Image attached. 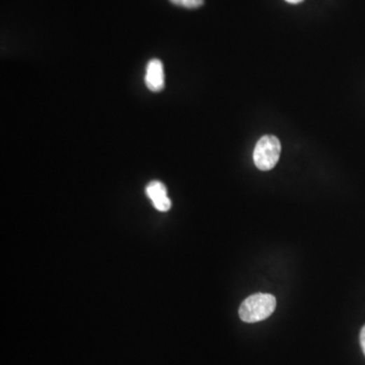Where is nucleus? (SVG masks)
I'll use <instances>...</instances> for the list:
<instances>
[{
	"instance_id": "nucleus-1",
	"label": "nucleus",
	"mask_w": 365,
	"mask_h": 365,
	"mask_svg": "<svg viewBox=\"0 0 365 365\" xmlns=\"http://www.w3.org/2000/svg\"><path fill=\"white\" fill-rule=\"evenodd\" d=\"M276 308L275 296L268 294H257L245 299L240 305L239 314L246 323H257L268 319Z\"/></svg>"
},
{
	"instance_id": "nucleus-2",
	"label": "nucleus",
	"mask_w": 365,
	"mask_h": 365,
	"mask_svg": "<svg viewBox=\"0 0 365 365\" xmlns=\"http://www.w3.org/2000/svg\"><path fill=\"white\" fill-rule=\"evenodd\" d=\"M281 153V144L273 135L263 136L254 149V163L261 171H270L277 165Z\"/></svg>"
},
{
	"instance_id": "nucleus-3",
	"label": "nucleus",
	"mask_w": 365,
	"mask_h": 365,
	"mask_svg": "<svg viewBox=\"0 0 365 365\" xmlns=\"http://www.w3.org/2000/svg\"><path fill=\"white\" fill-rule=\"evenodd\" d=\"M145 83L151 92H158L165 88V71L162 61L153 59L149 61L146 68Z\"/></svg>"
},
{
	"instance_id": "nucleus-4",
	"label": "nucleus",
	"mask_w": 365,
	"mask_h": 365,
	"mask_svg": "<svg viewBox=\"0 0 365 365\" xmlns=\"http://www.w3.org/2000/svg\"><path fill=\"white\" fill-rule=\"evenodd\" d=\"M147 197L153 201L154 207L158 212H169L172 206V202L167 197V188L162 182L158 181H153L147 185L146 190Z\"/></svg>"
},
{
	"instance_id": "nucleus-5",
	"label": "nucleus",
	"mask_w": 365,
	"mask_h": 365,
	"mask_svg": "<svg viewBox=\"0 0 365 365\" xmlns=\"http://www.w3.org/2000/svg\"><path fill=\"white\" fill-rule=\"evenodd\" d=\"M170 1L185 8H198L204 4V0H170Z\"/></svg>"
},
{
	"instance_id": "nucleus-6",
	"label": "nucleus",
	"mask_w": 365,
	"mask_h": 365,
	"mask_svg": "<svg viewBox=\"0 0 365 365\" xmlns=\"http://www.w3.org/2000/svg\"><path fill=\"white\" fill-rule=\"evenodd\" d=\"M360 345H361L362 351H364L365 355V326L360 332Z\"/></svg>"
},
{
	"instance_id": "nucleus-7",
	"label": "nucleus",
	"mask_w": 365,
	"mask_h": 365,
	"mask_svg": "<svg viewBox=\"0 0 365 365\" xmlns=\"http://www.w3.org/2000/svg\"><path fill=\"white\" fill-rule=\"evenodd\" d=\"M285 1L289 2V4H298L301 2H303V0H285Z\"/></svg>"
}]
</instances>
